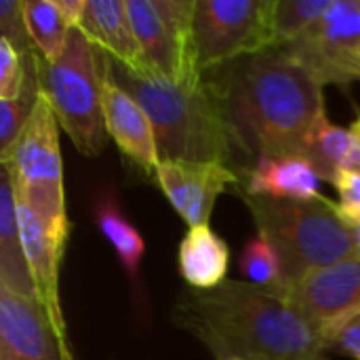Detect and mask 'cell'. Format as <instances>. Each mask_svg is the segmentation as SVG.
Wrapping results in <instances>:
<instances>
[{
  "label": "cell",
  "instance_id": "cell-17",
  "mask_svg": "<svg viewBox=\"0 0 360 360\" xmlns=\"http://www.w3.org/2000/svg\"><path fill=\"white\" fill-rule=\"evenodd\" d=\"M177 266L181 278L194 291H211L226 283L230 266V249L211 226H196L186 232L179 243Z\"/></svg>",
  "mask_w": 360,
  "mask_h": 360
},
{
  "label": "cell",
  "instance_id": "cell-32",
  "mask_svg": "<svg viewBox=\"0 0 360 360\" xmlns=\"http://www.w3.org/2000/svg\"><path fill=\"white\" fill-rule=\"evenodd\" d=\"M356 316H360V312H359V314H356ZM356 316H354V319H356Z\"/></svg>",
  "mask_w": 360,
  "mask_h": 360
},
{
  "label": "cell",
  "instance_id": "cell-1",
  "mask_svg": "<svg viewBox=\"0 0 360 360\" xmlns=\"http://www.w3.org/2000/svg\"><path fill=\"white\" fill-rule=\"evenodd\" d=\"M226 120L234 154L245 158L306 156L325 112L323 86L281 49L247 55L205 74Z\"/></svg>",
  "mask_w": 360,
  "mask_h": 360
},
{
  "label": "cell",
  "instance_id": "cell-21",
  "mask_svg": "<svg viewBox=\"0 0 360 360\" xmlns=\"http://www.w3.org/2000/svg\"><path fill=\"white\" fill-rule=\"evenodd\" d=\"M23 19L32 44L46 61H57L70 40V27L57 13L53 0H27L23 2Z\"/></svg>",
  "mask_w": 360,
  "mask_h": 360
},
{
  "label": "cell",
  "instance_id": "cell-23",
  "mask_svg": "<svg viewBox=\"0 0 360 360\" xmlns=\"http://www.w3.org/2000/svg\"><path fill=\"white\" fill-rule=\"evenodd\" d=\"M333 0H274V49L302 38L331 6Z\"/></svg>",
  "mask_w": 360,
  "mask_h": 360
},
{
  "label": "cell",
  "instance_id": "cell-26",
  "mask_svg": "<svg viewBox=\"0 0 360 360\" xmlns=\"http://www.w3.org/2000/svg\"><path fill=\"white\" fill-rule=\"evenodd\" d=\"M0 34L6 38L19 53L27 55L34 51L32 38L23 19V2L0 0Z\"/></svg>",
  "mask_w": 360,
  "mask_h": 360
},
{
  "label": "cell",
  "instance_id": "cell-19",
  "mask_svg": "<svg viewBox=\"0 0 360 360\" xmlns=\"http://www.w3.org/2000/svg\"><path fill=\"white\" fill-rule=\"evenodd\" d=\"M306 158L314 165L321 179L335 184L342 173L360 171V141L352 129L333 124L323 112L310 133Z\"/></svg>",
  "mask_w": 360,
  "mask_h": 360
},
{
  "label": "cell",
  "instance_id": "cell-31",
  "mask_svg": "<svg viewBox=\"0 0 360 360\" xmlns=\"http://www.w3.org/2000/svg\"><path fill=\"white\" fill-rule=\"evenodd\" d=\"M354 232H356V251H359V257H360V224L359 226H354Z\"/></svg>",
  "mask_w": 360,
  "mask_h": 360
},
{
  "label": "cell",
  "instance_id": "cell-11",
  "mask_svg": "<svg viewBox=\"0 0 360 360\" xmlns=\"http://www.w3.org/2000/svg\"><path fill=\"white\" fill-rule=\"evenodd\" d=\"M0 360H74L68 335L59 333L34 300L0 287Z\"/></svg>",
  "mask_w": 360,
  "mask_h": 360
},
{
  "label": "cell",
  "instance_id": "cell-28",
  "mask_svg": "<svg viewBox=\"0 0 360 360\" xmlns=\"http://www.w3.org/2000/svg\"><path fill=\"white\" fill-rule=\"evenodd\" d=\"M325 344L329 348H340L350 359L360 360V316L350 319L342 325H338L327 338Z\"/></svg>",
  "mask_w": 360,
  "mask_h": 360
},
{
  "label": "cell",
  "instance_id": "cell-5",
  "mask_svg": "<svg viewBox=\"0 0 360 360\" xmlns=\"http://www.w3.org/2000/svg\"><path fill=\"white\" fill-rule=\"evenodd\" d=\"M40 95L49 101L59 127L76 150L89 158L101 154L108 129L101 105V57L80 30L70 32L68 46L57 61H46L34 51Z\"/></svg>",
  "mask_w": 360,
  "mask_h": 360
},
{
  "label": "cell",
  "instance_id": "cell-6",
  "mask_svg": "<svg viewBox=\"0 0 360 360\" xmlns=\"http://www.w3.org/2000/svg\"><path fill=\"white\" fill-rule=\"evenodd\" d=\"M0 162L11 175L17 200L25 202L40 217L51 238L65 249L70 221L63 192L59 122L42 95L11 154Z\"/></svg>",
  "mask_w": 360,
  "mask_h": 360
},
{
  "label": "cell",
  "instance_id": "cell-4",
  "mask_svg": "<svg viewBox=\"0 0 360 360\" xmlns=\"http://www.w3.org/2000/svg\"><path fill=\"white\" fill-rule=\"evenodd\" d=\"M257 234L264 236L281 257L283 291L306 274L359 255L354 226L342 215L340 207L321 194L308 200H274L251 196L238 190Z\"/></svg>",
  "mask_w": 360,
  "mask_h": 360
},
{
  "label": "cell",
  "instance_id": "cell-25",
  "mask_svg": "<svg viewBox=\"0 0 360 360\" xmlns=\"http://www.w3.org/2000/svg\"><path fill=\"white\" fill-rule=\"evenodd\" d=\"M30 72V53H19L6 38H0V99H15Z\"/></svg>",
  "mask_w": 360,
  "mask_h": 360
},
{
  "label": "cell",
  "instance_id": "cell-13",
  "mask_svg": "<svg viewBox=\"0 0 360 360\" xmlns=\"http://www.w3.org/2000/svg\"><path fill=\"white\" fill-rule=\"evenodd\" d=\"M101 70H103L101 105H103V120H105L108 135L116 141L120 152L127 158H131L139 169L156 175L160 156H158L156 135L150 116L131 93H127L118 82H114V78L110 76L103 63V57H101Z\"/></svg>",
  "mask_w": 360,
  "mask_h": 360
},
{
  "label": "cell",
  "instance_id": "cell-18",
  "mask_svg": "<svg viewBox=\"0 0 360 360\" xmlns=\"http://www.w3.org/2000/svg\"><path fill=\"white\" fill-rule=\"evenodd\" d=\"M0 287L36 300L30 266L19 234L17 198L11 175L4 167L0 179Z\"/></svg>",
  "mask_w": 360,
  "mask_h": 360
},
{
  "label": "cell",
  "instance_id": "cell-29",
  "mask_svg": "<svg viewBox=\"0 0 360 360\" xmlns=\"http://www.w3.org/2000/svg\"><path fill=\"white\" fill-rule=\"evenodd\" d=\"M86 2L89 0H53L57 13L61 15V19L68 23L70 30H78L84 13H86Z\"/></svg>",
  "mask_w": 360,
  "mask_h": 360
},
{
  "label": "cell",
  "instance_id": "cell-10",
  "mask_svg": "<svg viewBox=\"0 0 360 360\" xmlns=\"http://www.w3.org/2000/svg\"><path fill=\"white\" fill-rule=\"evenodd\" d=\"M278 293H283L325 340L338 325L360 312V257L354 255L333 266L319 268Z\"/></svg>",
  "mask_w": 360,
  "mask_h": 360
},
{
  "label": "cell",
  "instance_id": "cell-22",
  "mask_svg": "<svg viewBox=\"0 0 360 360\" xmlns=\"http://www.w3.org/2000/svg\"><path fill=\"white\" fill-rule=\"evenodd\" d=\"M38 99H40V86H38V74H36L34 51H32L30 72L21 93L15 99H0V160H4L11 154L30 116L34 114Z\"/></svg>",
  "mask_w": 360,
  "mask_h": 360
},
{
  "label": "cell",
  "instance_id": "cell-2",
  "mask_svg": "<svg viewBox=\"0 0 360 360\" xmlns=\"http://www.w3.org/2000/svg\"><path fill=\"white\" fill-rule=\"evenodd\" d=\"M173 321L219 360H327L329 352L283 293L251 283L190 289L175 306Z\"/></svg>",
  "mask_w": 360,
  "mask_h": 360
},
{
  "label": "cell",
  "instance_id": "cell-3",
  "mask_svg": "<svg viewBox=\"0 0 360 360\" xmlns=\"http://www.w3.org/2000/svg\"><path fill=\"white\" fill-rule=\"evenodd\" d=\"M101 57L114 82L131 93L150 116L160 162L228 165L234 160L226 120L207 82L198 89H188L154 74L137 76L105 53H101Z\"/></svg>",
  "mask_w": 360,
  "mask_h": 360
},
{
  "label": "cell",
  "instance_id": "cell-27",
  "mask_svg": "<svg viewBox=\"0 0 360 360\" xmlns=\"http://www.w3.org/2000/svg\"><path fill=\"white\" fill-rule=\"evenodd\" d=\"M335 188L340 192V211L352 224H360V171L342 173L335 179Z\"/></svg>",
  "mask_w": 360,
  "mask_h": 360
},
{
  "label": "cell",
  "instance_id": "cell-33",
  "mask_svg": "<svg viewBox=\"0 0 360 360\" xmlns=\"http://www.w3.org/2000/svg\"><path fill=\"white\" fill-rule=\"evenodd\" d=\"M230 360H240V359H230Z\"/></svg>",
  "mask_w": 360,
  "mask_h": 360
},
{
  "label": "cell",
  "instance_id": "cell-16",
  "mask_svg": "<svg viewBox=\"0 0 360 360\" xmlns=\"http://www.w3.org/2000/svg\"><path fill=\"white\" fill-rule=\"evenodd\" d=\"M238 175L240 186L236 190L251 196L274 200H308L319 196L321 175L306 156L259 158Z\"/></svg>",
  "mask_w": 360,
  "mask_h": 360
},
{
  "label": "cell",
  "instance_id": "cell-14",
  "mask_svg": "<svg viewBox=\"0 0 360 360\" xmlns=\"http://www.w3.org/2000/svg\"><path fill=\"white\" fill-rule=\"evenodd\" d=\"M17 221H19L23 253L36 291V302L44 308L57 331L68 335L61 304H59V264L65 249L51 238L40 217L21 200H17Z\"/></svg>",
  "mask_w": 360,
  "mask_h": 360
},
{
  "label": "cell",
  "instance_id": "cell-20",
  "mask_svg": "<svg viewBox=\"0 0 360 360\" xmlns=\"http://www.w3.org/2000/svg\"><path fill=\"white\" fill-rule=\"evenodd\" d=\"M93 217H95L99 232L114 247L131 283L135 285V289H139V266H141V259L146 253V243H143L139 230L122 213L118 198L112 190L99 192V196L95 198V205H93Z\"/></svg>",
  "mask_w": 360,
  "mask_h": 360
},
{
  "label": "cell",
  "instance_id": "cell-12",
  "mask_svg": "<svg viewBox=\"0 0 360 360\" xmlns=\"http://www.w3.org/2000/svg\"><path fill=\"white\" fill-rule=\"evenodd\" d=\"M156 181L179 217L190 226H207L219 194L240 186V175L219 162L162 160Z\"/></svg>",
  "mask_w": 360,
  "mask_h": 360
},
{
  "label": "cell",
  "instance_id": "cell-24",
  "mask_svg": "<svg viewBox=\"0 0 360 360\" xmlns=\"http://www.w3.org/2000/svg\"><path fill=\"white\" fill-rule=\"evenodd\" d=\"M240 274L247 283L262 289H278L283 283V264L274 247L264 236H253L240 251Z\"/></svg>",
  "mask_w": 360,
  "mask_h": 360
},
{
  "label": "cell",
  "instance_id": "cell-7",
  "mask_svg": "<svg viewBox=\"0 0 360 360\" xmlns=\"http://www.w3.org/2000/svg\"><path fill=\"white\" fill-rule=\"evenodd\" d=\"M194 6L196 0H127L148 70L188 89H198L205 82L194 46Z\"/></svg>",
  "mask_w": 360,
  "mask_h": 360
},
{
  "label": "cell",
  "instance_id": "cell-15",
  "mask_svg": "<svg viewBox=\"0 0 360 360\" xmlns=\"http://www.w3.org/2000/svg\"><path fill=\"white\" fill-rule=\"evenodd\" d=\"M78 30L97 51L105 53L129 72L152 76L129 19L127 0H89Z\"/></svg>",
  "mask_w": 360,
  "mask_h": 360
},
{
  "label": "cell",
  "instance_id": "cell-9",
  "mask_svg": "<svg viewBox=\"0 0 360 360\" xmlns=\"http://www.w3.org/2000/svg\"><path fill=\"white\" fill-rule=\"evenodd\" d=\"M281 51L306 68L321 86L360 80V0H333L302 38Z\"/></svg>",
  "mask_w": 360,
  "mask_h": 360
},
{
  "label": "cell",
  "instance_id": "cell-30",
  "mask_svg": "<svg viewBox=\"0 0 360 360\" xmlns=\"http://www.w3.org/2000/svg\"><path fill=\"white\" fill-rule=\"evenodd\" d=\"M352 133L356 135V139H359V141H360V116H359V118H356V122L352 124Z\"/></svg>",
  "mask_w": 360,
  "mask_h": 360
},
{
  "label": "cell",
  "instance_id": "cell-8",
  "mask_svg": "<svg viewBox=\"0 0 360 360\" xmlns=\"http://www.w3.org/2000/svg\"><path fill=\"white\" fill-rule=\"evenodd\" d=\"M274 0H196L194 46L202 74L274 49Z\"/></svg>",
  "mask_w": 360,
  "mask_h": 360
}]
</instances>
